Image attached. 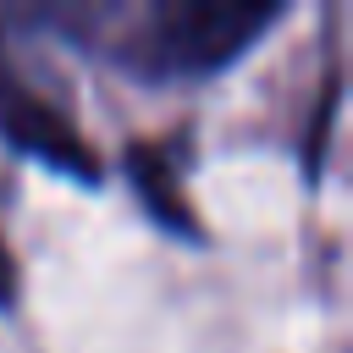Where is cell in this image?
<instances>
[{"mask_svg": "<svg viewBox=\"0 0 353 353\" xmlns=\"http://www.w3.org/2000/svg\"><path fill=\"white\" fill-rule=\"evenodd\" d=\"M270 22H281V0H160L149 11L143 66L165 77H215Z\"/></svg>", "mask_w": 353, "mask_h": 353, "instance_id": "obj_1", "label": "cell"}, {"mask_svg": "<svg viewBox=\"0 0 353 353\" xmlns=\"http://www.w3.org/2000/svg\"><path fill=\"white\" fill-rule=\"evenodd\" d=\"M0 138L77 182H99V154L83 143V132L44 99H33L22 83H0Z\"/></svg>", "mask_w": 353, "mask_h": 353, "instance_id": "obj_2", "label": "cell"}, {"mask_svg": "<svg viewBox=\"0 0 353 353\" xmlns=\"http://www.w3.org/2000/svg\"><path fill=\"white\" fill-rule=\"evenodd\" d=\"M127 171H132V188H138L143 210H149V215H154L165 232L199 237V226H193V210L182 204V193H176V176H171V165H165V154H160L154 143H132V149H127Z\"/></svg>", "mask_w": 353, "mask_h": 353, "instance_id": "obj_3", "label": "cell"}, {"mask_svg": "<svg viewBox=\"0 0 353 353\" xmlns=\"http://www.w3.org/2000/svg\"><path fill=\"white\" fill-rule=\"evenodd\" d=\"M0 303H11V259L0 254Z\"/></svg>", "mask_w": 353, "mask_h": 353, "instance_id": "obj_4", "label": "cell"}]
</instances>
